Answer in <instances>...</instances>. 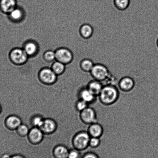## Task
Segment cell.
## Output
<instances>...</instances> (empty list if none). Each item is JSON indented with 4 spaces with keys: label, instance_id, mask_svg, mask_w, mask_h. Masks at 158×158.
<instances>
[{
    "label": "cell",
    "instance_id": "obj_1",
    "mask_svg": "<svg viewBox=\"0 0 158 158\" xmlns=\"http://www.w3.org/2000/svg\"><path fill=\"white\" fill-rule=\"evenodd\" d=\"M99 96L102 103L106 105H110L117 100L118 93L113 85H107L103 87Z\"/></svg>",
    "mask_w": 158,
    "mask_h": 158
},
{
    "label": "cell",
    "instance_id": "obj_2",
    "mask_svg": "<svg viewBox=\"0 0 158 158\" xmlns=\"http://www.w3.org/2000/svg\"><path fill=\"white\" fill-rule=\"evenodd\" d=\"M90 136L87 132L79 131L73 137V148L83 151L89 146Z\"/></svg>",
    "mask_w": 158,
    "mask_h": 158
},
{
    "label": "cell",
    "instance_id": "obj_3",
    "mask_svg": "<svg viewBox=\"0 0 158 158\" xmlns=\"http://www.w3.org/2000/svg\"><path fill=\"white\" fill-rule=\"evenodd\" d=\"M90 73L95 80L100 82L105 81L110 76L109 70L107 67L100 63L94 64Z\"/></svg>",
    "mask_w": 158,
    "mask_h": 158
},
{
    "label": "cell",
    "instance_id": "obj_4",
    "mask_svg": "<svg viewBox=\"0 0 158 158\" xmlns=\"http://www.w3.org/2000/svg\"><path fill=\"white\" fill-rule=\"evenodd\" d=\"M40 78L43 84L46 85H52L56 82L57 77L53 70L48 69H43L40 72Z\"/></svg>",
    "mask_w": 158,
    "mask_h": 158
},
{
    "label": "cell",
    "instance_id": "obj_5",
    "mask_svg": "<svg viewBox=\"0 0 158 158\" xmlns=\"http://www.w3.org/2000/svg\"><path fill=\"white\" fill-rule=\"evenodd\" d=\"M80 118L85 124H92L97 123L96 112L93 108L89 107L81 112Z\"/></svg>",
    "mask_w": 158,
    "mask_h": 158
},
{
    "label": "cell",
    "instance_id": "obj_6",
    "mask_svg": "<svg viewBox=\"0 0 158 158\" xmlns=\"http://www.w3.org/2000/svg\"><path fill=\"white\" fill-rule=\"evenodd\" d=\"M4 124L8 129L16 130L22 124V120L17 115H10L6 118Z\"/></svg>",
    "mask_w": 158,
    "mask_h": 158
},
{
    "label": "cell",
    "instance_id": "obj_7",
    "mask_svg": "<svg viewBox=\"0 0 158 158\" xmlns=\"http://www.w3.org/2000/svg\"><path fill=\"white\" fill-rule=\"evenodd\" d=\"M44 135L40 129L33 127L30 130L27 137L31 143L38 144L42 142L44 139Z\"/></svg>",
    "mask_w": 158,
    "mask_h": 158
},
{
    "label": "cell",
    "instance_id": "obj_8",
    "mask_svg": "<svg viewBox=\"0 0 158 158\" xmlns=\"http://www.w3.org/2000/svg\"><path fill=\"white\" fill-rule=\"evenodd\" d=\"M57 127V123L54 119L46 118L44 119V123L40 129L44 134H51L56 131Z\"/></svg>",
    "mask_w": 158,
    "mask_h": 158
},
{
    "label": "cell",
    "instance_id": "obj_9",
    "mask_svg": "<svg viewBox=\"0 0 158 158\" xmlns=\"http://www.w3.org/2000/svg\"><path fill=\"white\" fill-rule=\"evenodd\" d=\"M10 58L13 62L17 64H22L27 61V55L24 50L16 49L10 53Z\"/></svg>",
    "mask_w": 158,
    "mask_h": 158
},
{
    "label": "cell",
    "instance_id": "obj_10",
    "mask_svg": "<svg viewBox=\"0 0 158 158\" xmlns=\"http://www.w3.org/2000/svg\"><path fill=\"white\" fill-rule=\"evenodd\" d=\"M56 58L59 62L67 64L73 59V55L69 50L66 49H59L56 53Z\"/></svg>",
    "mask_w": 158,
    "mask_h": 158
},
{
    "label": "cell",
    "instance_id": "obj_11",
    "mask_svg": "<svg viewBox=\"0 0 158 158\" xmlns=\"http://www.w3.org/2000/svg\"><path fill=\"white\" fill-rule=\"evenodd\" d=\"M70 149L67 146L59 144L54 147L53 154L55 158H68Z\"/></svg>",
    "mask_w": 158,
    "mask_h": 158
},
{
    "label": "cell",
    "instance_id": "obj_12",
    "mask_svg": "<svg viewBox=\"0 0 158 158\" xmlns=\"http://www.w3.org/2000/svg\"><path fill=\"white\" fill-rule=\"evenodd\" d=\"M16 3V0H0V10L3 13H10L15 8Z\"/></svg>",
    "mask_w": 158,
    "mask_h": 158
},
{
    "label": "cell",
    "instance_id": "obj_13",
    "mask_svg": "<svg viewBox=\"0 0 158 158\" xmlns=\"http://www.w3.org/2000/svg\"><path fill=\"white\" fill-rule=\"evenodd\" d=\"M119 85L120 89L123 91H128L133 88L134 82L131 78L125 77L121 79L119 81Z\"/></svg>",
    "mask_w": 158,
    "mask_h": 158
},
{
    "label": "cell",
    "instance_id": "obj_14",
    "mask_svg": "<svg viewBox=\"0 0 158 158\" xmlns=\"http://www.w3.org/2000/svg\"><path fill=\"white\" fill-rule=\"evenodd\" d=\"M87 132L90 137L99 138L102 134L103 129L100 125L96 123L90 124Z\"/></svg>",
    "mask_w": 158,
    "mask_h": 158
},
{
    "label": "cell",
    "instance_id": "obj_15",
    "mask_svg": "<svg viewBox=\"0 0 158 158\" xmlns=\"http://www.w3.org/2000/svg\"><path fill=\"white\" fill-rule=\"evenodd\" d=\"M102 88V84L100 81L96 80L90 82L87 87L88 89L96 96L99 95Z\"/></svg>",
    "mask_w": 158,
    "mask_h": 158
},
{
    "label": "cell",
    "instance_id": "obj_16",
    "mask_svg": "<svg viewBox=\"0 0 158 158\" xmlns=\"http://www.w3.org/2000/svg\"><path fill=\"white\" fill-rule=\"evenodd\" d=\"M79 95L81 99L85 101L88 104L93 102L96 97L87 88L83 89L80 91Z\"/></svg>",
    "mask_w": 158,
    "mask_h": 158
},
{
    "label": "cell",
    "instance_id": "obj_17",
    "mask_svg": "<svg viewBox=\"0 0 158 158\" xmlns=\"http://www.w3.org/2000/svg\"><path fill=\"white\" fill-rule=\"evenodd\" d=\"M94 28L89 24H84L81 27L80 32L81 35L86 39H89L93 36L94 33Z\"/></svg>",
    "mask_w": 158,
    "mask_h": 158
},
{
    "label": "cell",
    "instance_id": "obj_18",
    "mask_svg": "<svg viewBox=\"0 0 158 158\" xmlns=\"http://www.w3.org/2000/svg\"><path fill=\"white\" fill-rule=\"evenodd\" d=\"M130 0H113L114 6L119 11H123L129 7Z\"/></svg>",
    "mask_w": 158,
    "mask_h": 158
},
{
    "label": "cell",
    "instance_id": "obj_19",
    "mask_svg": "<svg viewBox=\"0 0 158 158\" xmlns=\"http://www.w3.org/2000/svg\"><path fill=\"white\" fill-rule=\"evenodd\" d=\"M94 65L93 61L88 59L83 60L81 63V68L84 72L87 73H90Z\"/></svg>",
    "mask_w": 158,
    "mask_h": 158
},
{
    "label": "cell",
    "instance_id": "obj_20",
    "mask_svg": "<svg viewBox=\"0 0 158 158\" xmlns=\"http://www.w3.org/2000/svg\"><path fill=\"white\" fill-rule=\"evenodd\" d=\"M44 119L43 116L40 115L39 114L35 115L33 116L31 119V125L33 126V127H37V128H40L44 123Z\"/></svg>",
    "mask_w": 158,
    "mask_h": 158
},
{
    "label": "cell",
    "instance_id": "obj_21",
    "mask_svg": "<svg viewBox=\"0 0 158 158\" xmlns=\"http://www.w3.org/2000/svg\"><path fill=\"white\" fill-rule=\"evenodd\" d=\"M30 130V128L27 125L25 124L22 123L17 129L16 131L17 133L19 136L24 137V136H27Z\"/></svg>",
    "mask_w": 158,
    "mask_h": 158
},
{
    "label": "cell",
    "instance_id": "obj_22",
    "mask_svg": "<svg viewBox=\"0 0 158 158\" xmlns=\"http://www.w3.org/2000/svg\"><path fill=\"white\" fill-rule=\"evenodd\" d=\"M24 50L27 55H33L36 52V45L33 42L28 43L26 44Z\"/></svg>",
    "mask_w": 158,
    "mask_h": 158
},
{
    "label": "cell",
    "instance_id": "obj_23",
    "mask_svg": "<svg viewBox=\"0 0 158 158\" xmlns=\"http://www.w3.org/2000/svg\"><path fill=\"white\" fill-rule=\"evenodd\" d=\"M52 68L53 71L56 74H60L64 71L65 66L62 63L57 62L53 64Z\"/></svg>",
    "mask_w": 158,
    "mask_h": 158
},
{
    "label": "cell",
    "instance_id": "obj_24",
    "mask_svg": "<svg viewBox=\"0 0 158 158\" xmlns=\"http://www.w3.org/2000/svg\"><path fill=\"white\" fill-rule=\"evenodd\" d=\"M10 14V17L13 20H18L22 17L23 13L19 9L15 8Z\"/></svg>",
    "mask_w": 158,
    "mask_h": 158
},
{
    "label": "cell",
    "instance_id": "obj_25",
    "mask_svg": "<svg viewBox=\"0 0 158 158\" xmlns=\"http://www.w3.org/2000/svg\"><path fill=\"white\" fill-rule=\"evenodd\" d=\"M82 151L77 150L74 148L70 149L69 151L68 158H82Z\"/></svg>",
    "mask_w": 158,
    "mask_h": 158
},
{
    "label": "cell",
    "instance_id": "obj_26",
    "mask_svg": "<svg viewBox=\"0 0 158 158\" xmlns=\"http://www.w3.org/2000/svg\"><path fill=\"white\" fill-rule=\"evenodd\" d=\"M88 103L82 99H79L76 103V108L79 112H81L88 107Z\"/></svg>",
    "mask_w": 158,
    "mask_h": 158
},
{
    "label": "cell",
    "instance_id": "obj_27",
    "mask_svg": "<svg viewBox=\"0 0 158 158\" xmlns=\"http://www.w3.org/2000/svg\"><path fill=\"white\" fill-rule=\"evenodd\" d=\"M100 144L99 138L91 137L89 143V146L93 148H97Z\"/></svg>",
    "mask_w": 158,
    "mask_h": 158
},
{
    "label": "cell",
    "instance_id": "obj_28",
    "mask_svg": "<svg viewBox=\"0 0 158 158\" xmlns=\"http://www.w3.org/2000/svg\"><path fill=\"white\" fill-rule=\"evenodd\" d=\"M82 158H99L97 153L94 152H88L83 155Z\"/></svg>",
    "mask_w": 158,
    "mask_h": 158
},
{
    "label": "cell",
    "instance_id": "obj_29",
    "mask_svg": "<svg viewBox=\"0 0 158 158\" xmlns=\"http://www.w3.org/2000/svg\"><path fill=\"white\" fill-rule=\"evenodd\" d=\"M45 57L49 60H53L56 58V53L52 51H48L45 53Z\"/></svg>",
    "mask_w": 158,
    "mask_h": 158
},
{
    "label": "cell",
    "instance_id": "obj_30",
    "mask_svg": "<svg viewBox=\"0 0 158 158\" xmlns=\"http://www.w3.org/2000/svg\"><path fill=\"white\" fill-rule=\"evenodd\" d=\"M10 158H25L23 155L19 154L12 155Z\"/></svg>",
    "mask_w": 158,
    "mask_h": 158
},
{
    "label": "cell",
    "instance_id": "obj_31",
    "mask_svg": "<svg viewBox=\"0 0 158 158\" xmlns=\"http://www.w3.org/2000/svg\"><path fill=\"white\" fill-rule=\"evenodd\" d=\"M11 155L9 153H5L1 155L0 158H10Z\"/></svg>",
    "mask_w": 158,
    "mask_h": 158
},
{
    "label": "cell",
    "instance_id": "obj_32",
    "mask_svg": "<svg viewBox=\"0 0 158 158\" xmlns=\"http://www.w3.org/2000/svg\"><path fill=\"white\" fill-rule=\"evenodd\" d=\"M2 106H1V104H0V114H1V113H2Z\"/></svg>",
    "mask_w": 158,
    "mask_h": 158
},
{
    "label": "cell",
    "instance_id": "obj_33",
    "mask_svg": "<svg viewBox=\"0 0 158 158\" xmlns=\"http://www.w3.org/2000/svg\"><path fill=\"white\" fill-rule=\"evenodd\" d=\"M156 47H157L158 49V38L157 40H156Z\"/></svg>",
    "mask_w": 158,
    "mask_h": 158
}]
</instances>
